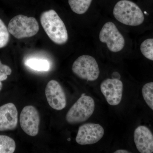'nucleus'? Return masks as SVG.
<instances>
[{"mask_svg":"<svg viewBox=\"0 0 153 153\" xmlns=\"http://www.w3.org/2000/svg\"><path fill=\"white\" fill-rule=\"evenodd\" d=\"M40 22L47 36L55 44L62 45L68 41V34L65 24L54 10L43 12Z\"/></svg>","mask_w":153,"mask_h":153,"instance_id":"1","label":"nucleus"},{"mask_svg":"<svg viewBox=\"0 0 153 153\" xmlns=\"http://www.w3.org/2000/svg\"><path fill=\"white\" fill-rule=\"evenodd\" d=\"M113 15L118 22L128 26H139L144 21V14L140 7L128 0L118 2L114 8Z\"/></svg>","mask_w":153,"mask_h":153,"instance_id":"2","label":"nucleus"},{"mask_svg":"<svg viewBox=\"0 0 153 153\" xmlns=\"http://www.w3.org/2000/svg\"><path fill=\"white\" fill-rule=\"evenodd\" d=\"M8 30L15 38L22 39L35 36L39 31V26L35 18L19 15L10 21Z\"/></svg>","mask_w":153,"mask_h":153,"instance_id":"3","label":"nucleus"},{"mask_svg":"<svg viewBox=\"0 0 153 153\" xmlns=\"http://www.w3.org/2000/svg\"><path fill=\"white\" fill-rule=\"evenodd\" d=\"M95 109V102L88 96H81L71 107L66 115V120L70 124L84 122L93 114Z\"/></svg>","mask_w":153,"mask_h":153,"instance_id":"4","label":"nucleus"},{"mask_svg":"<svg viewBox=\"0 0 153 153\" xmlns=\"http://www.w3.org/2000/svg\"><path fill=\"white\" fill-rule=\"evenodd\" d=\"M72 71L80 79L89 81H95L98 79L100 73L96 60L88 55L78 57L72 65Z\"/></svg>","mask_w":153,"mask_h":153,"instance_id":"5","label":"nucleus"},{"mask_svg":"<svg viewBox=\"0 0 153 153\" xmlns=\"http://www.w3.org/2000/svg\"><path fill=\"white\" fill-rule=\"evenodd\" d=\"M99 39L102 43L106 44L108 49L113 52H117L123 49L125 41L114 23H105L99 34Z\"/></svg>","mask_w":153,"mask_h":153,"instance_id":"6","label":"nucleus"},{"mask_svg":"<svg viewBox=\"0 0 153 153\" xmlns=\"http://www.w3.org/2000/svg\"><path fill=\"white\" fill-rule=\"evenodd\" d=\"M40 116L35 107L27 105L22 109L20 116L21 128L28 135L35 137L39 132Z\"/></svg>","mask_w":153,"mask_h":153,"instance_id":"7","label":"nucleus"},{"mask_svg":"<svg viewBox=\"0 0 153 153\" xmlns=\"http://www.w3.org/2000/svg\"><path fill=\"white\" fill-rule=\"evenodd\" d=\"M104 132V128L99 124H84L79 126L76 141L81 145L94 144L102 138Z\"/></svg>","mask_w":153,"mask_h":153,"instance_id":"8","label":"nucleus"},{"mask_svg":"<svg viewBox=\"0 0 153 153\" xmlns=\"http://www.w3.org/2000/svg\"><path fill=\"white\" fill-rule=\"evenodd\" d=\"M100 88L108 104L115 106L120 103L123 88V83L120 79L107 78L101 82Z\"/></svg>","mask_w":153,"mask_h":153,"instance_id":"9","label":"nucleus"},{"mask_svg":"<svg viewBox=\"0 0 153 153\" xmlns=\"http://www.w3.org/2000/svg\"><path fill=\"white\" fill-rule=\"evenodd\" d=\"M45 95L49 105L53 109L61 110L66 106V97L63 88L55 80L47 83L45 88Z\"/></svg>","mask_w":153,"mask_h":153,"instance_id":"10","label":"nucleus"},{"mask_svg":"<svg viewBox=\"0 0 153 153\" xmlns=\"http://www.w3.org/2000/svg\"><path fill=\"white\" fill-rule=\"evenodd\" d=\"M134 139L137 149L140 153L153 152V134L147 127L138 126L134 131Z\"/></svg>","mask_w":153,"mask_h":153,"instance_id":"11","label":"nucleus"},{"mask_svg":"<svg viewBox=\"0 0 153 153\" xmlns=\"http://www.w3.org/2000/svg\"><path fill=\"white\" fill-rule=\"evenodd\" d=\"M18 123V112L16 105L8 103L0 107V131L14 130Z\"/></svg>","mask_w":153,"mask_h":153,"instance_id":"12","label":"nucleus"},{"mask_svg":"<svg viewBox=\"0 0 153 153\" xmlns=\"http://www.w3.org/2000/svg\"><path fill=\"white\" fill-rule=\"evenodd\" d=\"M25 66L35 71H47L51 67L50 62L47 59L38 57H29L25 61Z\"/></svg>","mask_w":153,"mask_h":153,"instance_id":"13","label":"nucleus"},{"mask_svg":"<svg viewBox=\"0 0 153 153\" xmlns=\"http://www.w3.org/2000/svg\"><path fill=\"white\" fill-rule=\"evenodd\" d=\"M92 0H68L70 8L75 13L81 15L86 13Z\"/></svg>","mask_w":153,"mask_h":153,"instance_id":"14","label":"nucleus"},{"mask_svg":"<svg viewBox=\"0 0 153 153\" xmlns=\"http://www.w3.org/2000/svg\"><path fill=\"white\" fill-rule=\"evenodd\" d=\"M16 149L14 140L7 136L0 135V153H13Z\"/></svg>","mask_w":153,"mask_h":153,"instance_id":"15","label":"nucleus"},{"mask_svg":"<svg viewBox=\"0 0 153 153\" xmlns=\"http://www.w3.org/2000/svg\"><path fill=\"white\" fill-rule=\"evenodd\" d=\"M142 93L145 101L153 111V82L145 84L142 88Z\"/></svg>","mask_w":153,"mask_h":153,"instance_id":"16","label":"nucleus"},{"mask_svg":"<svg viewBox=\"0 0 153 153\" xmlns=\"http://www.w3.org/2000/svg\"><path fill=\"white\" fill-rule=\"evenodd\" d=\"M140 49L145 57L153 61V38L145 40L141 44Z\"/></svg>","mask_w":153,"mask_h":153,"instance_id":"17","label":"nucleus"},{"mask_svg":"<svg viewBox=\"0 0 153 153\" xmlns=\"http://www.w3.org/2000/svg\"><path fill=\"white\" fill-rule=\"evenodd\" d=\"M10 40L9 30L4 23L0 19V49L7 46Z\"/></svg>","mask_w":153,"mask_h":153,"instance_id":"18","label":"nucleus"},{"mask_svg":"<svg viewBox=\"0 0 153 153\" xmlns=\"http://www.w3.org/2000/svg\"><path fill=\"white\" fill-rule=\"evenodd\" d=\"M12 72L11 68L9 66L2 64L0 60V81L6 80Z\"/></svg>","mask_w":153,"mask_h":153,"instance_id":"19","label":"nucleus"},{"mask_svg":"<svg viewBox=\"0 0 153 153\" xmlns=\"http://www.w3.org/2000/svg\"><path fill=\"white\" fill-rule=\"evenodd\" d=\"M114 153H131V152H129L127 150L124 149H120L115 151Z\"/></svg>","mask_w":153,"mask_h":153,"instance_id":"20","label":"nucleus"},{"mask_svg":"<svg viewBox=\"0 0 153 153\" xmlns=\"http://www.w3.org/2000/svg\"><path fill=\"white\" fill-rule=\"evenodd\" d=\"M112 75L113 76V78H116V79H120V74L117 72H114V73H113Z\"/></svg>","mask_w":153,"mask_h":153,"instance_id":"21","label":"nucleus"},{"mask_svg":"<svg viewBox=\"0 0 153 153\" xmlns=\"http://www.w3.org/2000/svg\"><path fill=\"white\" fill-rule=\"evenodd\" d=\"M3 87V85L2 82H1V81H0V91L1 90L2 88Z\"/></svg>","mask_w":153,"mask_h":153,"instance_id":"22","label":"nucleus"},{"mask_svg":"<svg viewBox=\"0 0 153 153\" xmlns=\"http://www.w3.org/2000/svg\"><path fill=\"white\" fill-rule=\"evenodd\" d=\"M85 94L83 93V94H81V96H85Z\"/></svg>","mask_w":153,"mask_h":153,"instance_id":"23","label":"nucleus"},{"mask_svg":"<svg viewBox=\"0 0 153 153\" xmlns=\"http://www.w3.org/2000/svg\"><path fill=\"white\" fill-rule=\"evenodd\" d=\"M70 140H71V139H70V138L68 139V141H70Z\"/></svg>","mask_w":153,"mask_h":153,"instance_id":"24","label":"nucleus"}]
</instances>
